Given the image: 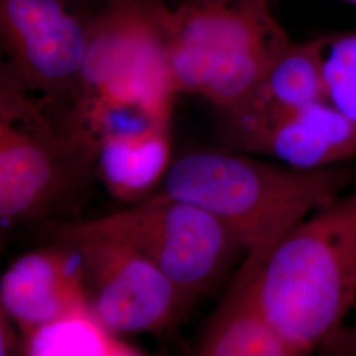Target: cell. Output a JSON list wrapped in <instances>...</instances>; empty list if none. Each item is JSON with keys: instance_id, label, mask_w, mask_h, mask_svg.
<instances>
[{"instance_id": "18", "label": "cell", "mask_w": 356, "mask_h": 356, "mask_svg": "<svg viewBox=\"0 0 356 356\" xmlns=\"http://www.w3.org/2000/svg\"><path fill=\"white\" fill-rule=\"evenodd\" d=\"M343 1H346V3H351V4L356 6V0H343Z\"/></svg>"}, {"instance_id": "14", "label": "cell", "mask_w": 356, "mask_h": 356, "mask_svg": "<svg viewBox=\"0 0 356 356\" xmlns=\"http://www.w3.org/2000/svg\"><path fill=\"white\" fill-rule=\"evenodd\" d=\"M323 76L327 99L356 120V29L326 36Z\"/></svg>"}, {"instance_id": "10", "label": "cell", "mask_w": 356, "mask_h": 356, "mask_svg": "<svg viewBox=\"0 0 356 356\" xmlns=\"http://www.w3.org/2000/svg\"><path fill=\"white\" fill-rule=\"evenodd\" d=\"M284 232L273 234L248 250L229 291L206 327L198 355H298L292 344L268 321L259 297L263 264L270 247Z\"/></svg>"}, {"instance_id": "6", "label": "cell", "mask_w": 356, "mask_h": 356, "mask_svg": "<svg viewBox=\"0 0 356 356\" xmlns=\"http://www.w3.org/2000/svg\"><path fill=\"white\" fill-rule=\"evenodd\" d=\"M83 159L48 111L0 72V218L3 227L38 218L58 198L72 161Z\"/></svg>"}, {"instance_id": "15", "label": "cell", "mask_w": 356, "mask_h": 356, "mask_svg": "<svg viewBox=\"0 0 356 356\" xmlns=\"http://www.w3.org/2000/svg\"><path fill=\"white\" fill-rule=\"evenodd\" d=\"M13 319L6 313L0 312V355H11L16 350L20 351V342L16 339V332L13 331Z\"/></svg>"}, {"instance_id": "4", "label": "cell", "mask_w": 356, "mask_h": 356, "mask_svg": "<svg viewBox=\"0 0 356 356\" xmlns=\"http://www.w3.org/2000/svg\"><path fill=\"white\" fill-rule=\"evenodd\" d=\"M98 235L134 248L193 296L209 292L245 250L238 236L202 207L165 193L114 214L60 226L58 241Z\"/></svg>"}, {"instance_id": "2", "label": "cell", "mask_w": 356, "mask_h": 356, "mask_svg": "<svg viewBox=\"0 0 356 356\" xmlns=\"http://www.w3.org/2000/svg\"><path fill=\"white\" fill-rule=\"evenodd\" d=\"M348 181L344 164L302 170L243 154L198 151L168 168L163 193L211 213L248 251L339 195Z\"/></svg>"}, {"instance_id": "1", "label": "cell", "mask_w": 356, "mask_h": 356, "mask_svg": "<svg viewBox=\"0 0 356 356\" xmlns=\"http://www.w3.org/2000/svg\"><path fill=\"white\" fill-rule=\"evenodd\" d=\"M259 297L298 355L323 346L356 301V188L321 204L273 243Z\"/></svg>"}, {"instance_id": "8", "label": "cell", "mask_w": 356, "mask_h": 356, "mask_svg": "<svg viewBox=\"0 0 356 356\" xmlns=\"http://www.w3.org/2000/svg\"><path fill=\"white\" fill-rule=\"evenodd\" d=\"M323 45L325 36L291 42L250 95L225 114L235 145L248 151L289 116L312 103L327 99Z\"/></svg>"}, {"instance_id": "12", "label": "cell", "mask_w": 356, "mask_h": 356, "mask_svg": "<svg viewBox=\"0 0 356 356\" xmlns=\"http://www.w3.org/2000/svg\"><path fill=\"white\" fill-rule=\"evenodd\" d=\"M168 128L103 140L95 149L99 175L108 191L124 201L145 195L168 170Z\"/></svg>"}, {"instance_id": "11", "label": "cell", "mask_w": 356, "mask_h": 356, "mask_svg": "<svg viewBox=\"0 0 356 356\" xmlns=\"http://www.w3.org/2000/svg\"><path fill=\"white\" fill-rule=\"evenodd\" d=\"M248 152L302 170L343 165L356 156V120L329 99L318 101L281 122Z\"/></svg>"}, {"instance_id": "5", "label": "cell", "mask_w": 356, "mask_h": 356, "mask_svg": "<svg viewBox=\"0 0 356 356\" xmlns=\"http://www.w3.org/2000/svg\"><path fill=\"white\" fill-rule=\"evenodd\" d=\"M98 11L74 0H0L1 70L66 113L76 102Z\"/></svg>"}, {"instance_id": "17", "label": "cell", "mask_w": 356, "mask_h": 356, "mask_svg": "<svg viewBox=\"0 0 356 356\" xmlns=\"http://www.w3.org/2000/svg\"><path fill=\"white\" fill-rule=\"evenodd\" d=\"M74 1L82 4V6H86L89 8H92V10H99L102 7L104 0H74Z\"/></svg>"}, {"instance_id": "13", "label": "cell", "mask_w": 356, "mask_h": 356, "mask_svg": "<svg viewBox=\"0 0 356 356\" xmlns=\"http://www.w3.org/2000/svg\"><path fill=\"white\" fill-rule=\"evenodd\" d=\"M20 354L28 356H140V348L119 339L91 306L22 334Z\"/></svg>"}, {"instance_id": "3", "label": "cell", "mask_w": 356, "mask_h": 356, "mask_svg": "<svg viewBox=\"0 0 356 356\" xmlns=\"http://www.w3.org/2000/svg\"><path fill=\"white\" fill-rule=\"evenodd\" d=\"M291 42L267 0H184L172 11L166 40L169 86L226 114Z\"/></svg>"}, {"instance_id": "16", "label": "cell", "mask_w": 356, "mask_h": 356, "mask_svg": "<svg viewBox=\"0 0 356 356\" xmlns=\"http://www.w3.org/2000/svg\"><path fill=\"white\" fill-rule=\"evenodd\" d=\"M331 339H337L335 341L337 350L343 351V354L346 353V354H354V355H356V327H354L353 330L347 331L346 335L344 334L339 335L338 332H335V334L331 335L327 341H331Z\"/></svg>"}, {"instance_id": "7", "label": "cell", "mask_w": 356, "mask_h": 356, "mask_svg": "<svg viewBox=\"0 0 356 356\" xmlns=\"http://www.w3.org/2000/svg\"><path fill=\"white\" fill-rule=\"evenodd\" d=\"M60 242L72 243L79 251L90 306L115 332L164 330L195 297L123 243L98 235Z\"/></svg>"}, {"instance_id": "9", "label": "cell", "mask_w": 356, "mask_h": 356, "mask_svg": "<svg viewBox=\"0 0 356 356\" xmlns=\"http://www.w3.org/2000/svg\"><path fill=\"white\" fill-rule=\"evenodd\" d=\"M86 305L83 261L72 243L19 256L0 280L1 312L22 334Z\"/></svg>"}]
</instances>
